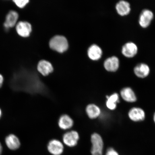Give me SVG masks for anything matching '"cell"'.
I'll list each match as a JSON object with an SVG mask.
<instances>
[{"instance_id": "cell-1", "label": "cell", "mask_w": 155, "mask_h": 155, "mask_svg": "<svg viewBox=\"0 0 155 155\" xmlns=\"http://www.w3.org/2000/svg\"><path fill=\"white\" fill-rule=\"evenodd\" d=\"M49 46L52 49L59 53H63L68 48V42L65 37L57 35L50 40Z\"/></svg>"}, {"instance_id": "cell-2", "label": "cell", "mask_w": 155, "mask_h": 155, "mask_svg": "<svg viewBox=\"0 0 155 155\" xmlns=\"http://www.w3.org/2000/svg\"><path fill=\"white\" fill-rule=\"evenodd\" d=\"M92 146L91 153L92 155H103L104 142L101 136L94 133L91 135Z\"/></svg>"}, {"instance_id": "cell-3", "label": "cell", "mask_w": 155, "mask_h": 155, "mask_svg": "<svg viewBox=\"0 0 155 155\" xmlns=\"http://www.w3.org/2000/svg\"><path fill=\"white\" fill-rule=\"evenodd\" d=\"M79 138V135L77 131H68L64 134L63 136V143L66 146L72 148L76 146L78 144Z\"/></svg>"}, {"instance_id": "cell-4", "label": "cell", "mask_w": 155, "mask_h": 155, "mask_svg": "<svg viewBox=\"0 0 155 155\" xmlns=\"http://www.w3.org/2000/svg\"><path fill=\"white\" fill-rule=\"evenodd\" d=\"M48 152L52 155H61L63 154L64 147L63 143L57 139L50 140L47 145Z\"/></svg>"}, {"instance_id": "cell-5", "label": "cell", "mask_w": 155, "mask_h": 155, "mask_svg": "<svg viewBox=\"0 0 155 155\" xmlns=\"http://www.w3.org/2000/svg\"><path fill=\"white\" fill-rule=\"evenodd\" d=\"M154 17L152 12L148 9H145L141 12L139 16V23L143 28H146L150 26Z\"/></svg>"}, {"instance_id": "cell-6", "label": "cell", "mask_w": 155, "mask_h": 155, "mask_svg": "<svg viewBox=\"0 0 155 155\" xmlns=\"http://www.w3.org/2000/svg\"><path fill=\"white\" fill-rule=\"evenodd\" d=\"M16 30L19 36L27 38L30 36L32 32V26L28 22L21 21L16 25Z\"/></svg>"}, {"instance_id": "cell-7", "label": "cell", "mask_w": 155, "mask_h": 155, "mask_svg": "<svg viewBox=\"0 0 155 155\" xmlns=\"http://www.w3.org/2000/svg\"><path fill=\"white\" fill-rule=\"evenodd\" d=\"M138 48L135 43L128 42L126 43L122 48V54L125 57L132 58L134 57L137 53Z\"/></svg>"}, {"instance_id": "cell-8", "label": "cell", "mask_w": 155, "mask_h": 155, "mask_svg": "<svg viewBox=\"0 0 155 155\" xmlns=\"http://www.w3.org/2000/svg\"><path fill=\"white\" fill-rule=\"evenodd\" d=\"M74 122L70 116L63 114L60 116L58 121V125L60 129L64 130L71 129L73 126Z\"/></svg>"}, {"instance_id": "cell-9", "label": "cell", "mask_w": 155, "mask_h": 155, "mask_svg": "<svg viewBox=\"0 0 155 155\" xmlns=\"http://www.w3.org/2000/svg\"><path fill=\"white\" fill-rule=\"evenodd\" d=\"M119 60L115 56L107 58L104 63V67L106 71L110 72H115L119 67Z\"/></svg>"}, {"instance_id": "cell-10", "label": "cell", "mask_w": 155, "mask_h": 155, "mask_svg": "<svg viewBox=\"0 0 155 155\" xmlns=\"http://www.w3.org/2000/svg\"><path fill=\"white\" fill-rule=\"evenodd\" d=\"M129 117L132 121L138 122L144 120L145 117V112L140 108L134 107L130 110Z\"/></svg>"}, {"instance_id": "cell-11", "label": "cell", "mask_w": 155, "mask_h": 155, "mask_svg": "<svg viewBox=\"0 0 155 155\" xmlns=\"http://www.w3.org/2000/svg\"><path fill=\"white\" fill-rule=\"evenodd\" d=\"M37 69L38 72L44 76L49 75L53 72L54 70L51 64L45 60H42L39 62Z\"/></svg>"}, {"instance_id": "cell-12", "label": "cell", "mask_w": 155, "mask_h": 155, "mask_svg": "<svg viewBox=\"0 0 155 155\" xmlns=\"http://www.w3.org/2000/svg\"><path fill=\"white\" fill-rule=\"evenodd\" d=\"M86 112L90 119L94 120L97 119L101 115V110L96 104H91L86 106Z\"/></svg>"}, {"instance_id": "cell-13", "label": "cell", "mask_w": 155, "mask_h": 155, "mask_svg": "<svg viewBox=\"0 0 155 155\" xmlns=\"http://www.w3.org/2000/svg\"><path fill=\"white\" fill-rule=\"evenodd\" d=\"M134 73L137 77L144 78L150 74V69L149 66L145 63H140L134 68Z\"/></svg>"}, {"instance_id": "cell-14", "label": "cell", "mask_w": 155, "mask_h": 155, "mask_svg": "<svg viewBox=\"0 0 155 155\" xmlns=\"http://www.w3.org/2000/svg\"><path fill=\"white\" fill-rule=\"evenodd\" d=\"M116 9L118 14L122 16H125L130 12V5L127 1H120L116 5Z\"/></svg>"}, {"instance_id": "cell-15", "label": "cell", "mask_w": 155, "mask_h": 155, "mask_svg": "<svg viewBox=\"0 0 155 155\" xmlns=\"http://www.w3.org/2000/svg\"><path fill=\"white\" fill-rule=\"evenodd\" d=\"M5 142L8 148L12 150H17L21 145L18 137L13 134H9L6 137Z\"/></svg>"}, {"instance_id": "cell-16", "label": "cell", "mask_w": 155, "mask_h": 155, "mask_svg": "<svg viewBox=\"0 0 155 155\" xmlns=\"http://www.w3.org/2000/svg\"><path fill=\"white\" fill-rule=\"evenodd\" d=\"M122 98L128 102H134L137 101V98L132 89L130 87H125L122 89L120 91Z\"/></svg>"}, {"instance_id": "cell-17", "label": "cell", "mask_w": 155, "mask_h": 155, "mask_svg": "<svg viewBox=\"0 0 155 155\" xmlns=\"http://www.w3.org/2000/svg\"><path fill=\"white\" fill-rule=\"evenodd\" d=\"M18 18V15L16 11H10L6 17L4 26L6 28H13L16 25Z\"/></svg>"}, {"instance_id": "cell-18", "label": "cell", "mask_w": 155, "mask_h": 155, "mask_svg": "<svg viewBox=\"0 0 155 155\" xmlns=\"http://www.w3.org/2000/svg\"><path fill=\"white\" fill-rule=\"evenodd\" d=\"M102 50L99 46L94 44L91 46L88 50V55L93 61L99 59L102 55Z\"/></svg>"}, {"instance_id": "cell-19", "label": "cell", "mask_w": 155, "mask_h": 155, "mask_svg": "<svg viewBox=\"0 0 155 155\" xmlns=\"http://www.w3.org/2000/svg\"><path fill=\"white\" fill-rule=\"evenodd\" d=\"M106 106L108 109L115 110L117 107V104L120 102L119 96L117 93H115L110 96H106Z\"/></svg>"}, {"instance_id": "cell-20", "label": "cell", "mask_w": 155, "mask_h": 155, "mask_svg": "<svg viewBox=\"0 0 155 155\" xmlns=\"http://www.w3.org/2000/svg\"><path fill=\"white\" fill-rule=\"evenodd\" d=\"M13 1L17 7L21 8H24L29 2L28 0H15Z\"/></svg>"}, {"instance_id": "cell-21", "label": "cell", "mask_w": 155, "mask_h": 155, "mask_svg": "<svg viewBox=\"0 0 155 155\" xmlns=\"http://www.w3.org/2000/svg\"><path fill=\"white\" fill-rule=\"evenodd\" d=\"M105 155H119L115 149L110 147L107 150Z\"/></svg>"}, {"instance_id": "cell-22", "label": "cell", "mask_w": 155, "mask_h": 155, "mask_svg": "<svg viewBox=\"0 0 155 155\" xmlns=\"http://www.w3.org/2000/svg\"><path fill=\"white\" fill-rule=\"evenodd\" d=\"M4 81L3 77L1 74H0V88L2 86Z\"/></svg>"}, {"instance_id": "cell-23", "label": "cell", "mask_w": 155, "mask_h": 155, "mask_svg": "<svg viewBox=\"0 0 155 155\" xmlns=\"http://www.w3.org/2000/svg\"><path fill=\"white\" fill-rule=\"evenodd\" d=\"M3 148L2 147V145L1 143H0V155L2 154V152Z\"/></svg>"}, {"instance_id": "cell-24", "label": "cell", "mask_w": 155, "mask_h": 155, "mask_svg": "<svg viewBox=\"0 0 155 155\" xmlns=\"http://www.w3.org/2000/svg\"><path fill=\"white\" fill-rule=\"evenodd\" d=\"M2 115V110L1 109V108H0V118H1V117Z\"/></svg>"}, {"instance_id": "cell-25", "label": "cell", "mask_w": 155, "mask_h": 155, "mask_svg": "<svg viewBox=\"0 0 155 155\" xmlns=\"http://www.w3.org/2000/svg\"><path fill=\"white\" fill-rule=\"evenodd\" d=\"M153 119L154 122H155V113H154V115Z\"/></svg>"}]
</instances>
